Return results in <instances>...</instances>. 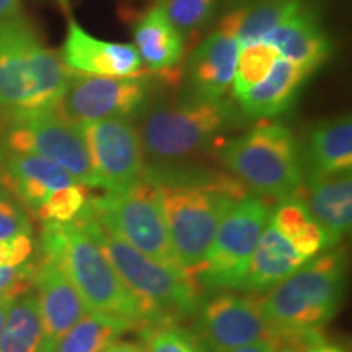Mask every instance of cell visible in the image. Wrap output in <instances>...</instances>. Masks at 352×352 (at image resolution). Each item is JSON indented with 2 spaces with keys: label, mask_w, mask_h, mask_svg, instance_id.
Instances as JSON below:
<instances>
[{
  "label": "cell",
  "mask_w": 352,
  "mask_h": 352,
  "mask_svg": "<svg viewBox=\"0 0 352 352\" xmlns=\"http://www.w3.org/2000/svg\"><path fill=\"white\" fill-rule=\"evenodd\" d=\"M155 184L176 258L195 277L208 256L220 220L248 189L230 173L183 164L145 165Z\"/></svg>",
  "instance_id": "6da1fadb"
},
{
  "label": "cell",
  "mask_w": 352,
  "mask_h": 352,
  "mask_svg": "<svg viewBox=\"0 0 352 352\" xmlns=\"http://www.w3.org/2000/svg\"><path fill=\"white\" fill-rule=\"evenodd\" d=\"M246 121L232 100H151L134 120L145 158L151 165L183 164L206 152L223 134Z\"/></svg>",
  "instance_id": "7a4b0ae2"
},
{
  "label": "cell",
  "mask_w": 352,
  "mask_h": 352,
  "mask_svg": "<svg viewBox=\"0 0 352 352\" xmlns=\"http://www.w3.org/2000/svg\"><path fill=\"white\" fill-rule=\"evenodd\" d=\"M76 222L90 235L139 302L147 327L165 324L168 320L189 316L199 310L197 285L188 272L173 270L132 248L100 222L88 202Z\"/></svg>",
  "instance_id": "3957f363"
},
{
  "label": "cell",
  "mask_w": 352,
  "mask_h": 352,
  "mask_svg": "<svg viewBox=\"0 0 352 352\" xmlns=\"http://www.w3.org/2000/svg\"><path fill=\"white\" fill-rule=\"evenodd\" d=\"M346 290V256L334 250L307 261L270 289L261 310L279 340L311 342L340 310Z\"/></svg>",
  "instance_id": "277c9868"
},
{
  "label": "cell",
  "mask_w": 352,
  "mask_h": 352,
  "mask_svg": "<svg viewBox=\"0 0 352 352\" xmlns=\"http://www.w3.org/2000/svg\"><path fill=\"white\" fill-rule=\"evenodd\" d=\"M70 74L25 20H0V108L10 116L54 109Z\"/></svg>",
  "instance_id": "5b68a950"
},
{
  "label": "cell",
  "mask_w": 352,
  "mask_h": 352,
  "mask_svg": "<svg viewBox=\"0 0 352 352\" xmlns=\"http://www.w3.org/2000/svg\"><path fill=\"white\" fill-rule=\"evenodd\" d=\"M41 248L44 256L54 261L69 277L88 311L121 316L132 324H147L139 302L76 220L44 223Z\"/></svg>",
  "instance_id": "8992f818"
},
{
  "label": "cell",
  "mask_w": 352,
  "mask_h": 352,
  "mask_svg": "<svg viewBox=\"0 0 352 352\" xmlns=\"http://www.w3.org/2000/svg\"><path fill=\"white\" fill-rule=\"evenodd\" d=\"M228 173L259 197L287 199L303 188L300 148L284 122H266L228 139L220 148Z\"/></svg>",
  "instance_id": "52a82bcc"
},
{
  "label": "cell",
  "mask_w": 352,
  "mask_h": 352,
  "mask_svg": "<svg viewBox=\"0 0 352 352\" xmlns=\"http://www.w3.org/2000/svg\"><path fill=\"white\" fill-rule=\"evenodd\" d=\"M88 206L103 226L127 241L132 248L173 270L183 271L162 210L160 197L151 179H142L121 192L90 197Z\"/></svg>",
  "instance_id": "ba28073f"
},
{
  "label": "cell",
  "mask_w": 352,
  "mask_h": 352,
  "mask_svg": "<svg viewBox=\"0 0 352 352\" xmlns=\"http://www.w3.org/2000/svg\"><path fill=\"white\" fill-rule=\"evenodd\" d=\"M271 214V206L259 196L246 195L236 201L220 220L208 256L196 272L199 284L212 290H241Z\"/></svg>",
  "instance_id": "9c48e42d"
},
{
  "label": "cell",
  "mask_w": 352,
  "mask_h": 352,
  "mask_svg": "<svg viewBox=\"0 0 352 352\" xmlns=\"http://www.w3.org/2000/svg\"><path fill=\"white\" fill-rule=\"evenodd\" d=\"M152 100V76L101 77L72 72L54 111L74 124L131 120Z\"/></svg>",
  "instance_id": "30bf717a"
},
{
  "label": "cell",
  "mask_w": 352,
  "mask_h": 352,
  "mask_svg": "<svg viewBox=\"0 0 352 352\" xmlns=\"http://www.w3.org/2000/svg\"><path fill=\"white\" fill-rule=\"evenodd\" d=\"M7 132V147L13 153H33L50 158L72 175L77 183L96 188L94 168L82 131L54 109L12 114Z\"/></svg>",
  "instance_id": "8fae6325"
},
{
  "label": "cell",
  "mask_w": 352,
  "mask_h": 352,
  "mask_svg": "<svg viewBox=\"0 0 352 352\" xmlns=\"http://www.w3.org/2000/svg\"><path fill=\"white\" fill-rule=\"evenodd\" d=\"M85 140L96 188L121 192L140 182L145 155L131 120H101L78 124Z\"/></svg>",
  "instance_id": "7c38bea8"
},
{
  "label": "cell",
  "mask_w": 352,
  "mask_h": 352,
  "mask_svg": "<svg viewBox=\"0 0 352 352\" xmlns=\"http://www.w3.org/2000/svg\"><path fill=\"white\" fill-rule=\"evenodd\" d=\"M199 331L212 352H230L258 341H280L267 323L261 300L219 294L199 307Z\"/></svg>",
  "instance_id": "4fadbf2b"
},
{
  "label": "cell",
  "mask_w": 352,
  "mask_h": 352,
  "mask_svg": "<svg viewBox=\"0 0 352 352\" xmlns=\"http://www.w3.org/2000/svg\"><path fill=\"white\" fill-rule=\"evenodd\" d=\"M240 43L235 36L215 30L197 44L183 65L182 95L195 100L226 98L235 74Z\"/></svg>",
  "instance_id": "5bb4252c"
},
{
  "label": "cell",
  "mask_w": 352,
  "mask_h": 352,
  "mask_svg": "<svg viewBox=\"0 0 352 352\" xmlns=\"http://www.w3.org/2000/svg\"><path fill=\"white\" fill-rule=\"evenodd\" d=\"M32 284L36 289L46 351L52 352L60 338L87 315L88 310L69 277L50 258L44 256L41 263L34 264Z\"/></svg>",
  "instance_id": "9a60e30c"
},
{
  "label": "cell",
  "mask_w": 352,
  "mask_h": 352,
  "mask_svg": "<svg viewBox=\"0 0 352 352\" xmlns=\"http://www.w3.org/2000/svg\"><path fill=\"white\" fill-rule=\"evenodd\" d=\"M60 59L72 72L101 77H131L144 72L132 44L111 43L91 36L76 20L69 21Z\"/></svg>",
  "instance_id": "2e32d148"
},
{
  "label": "cell",
  "mask_w": 352,
  "mask_h": 352,
  "mask_svg": "<svg viewBox=\"0 0 352 352\" xmlns=\"http://www.w3.org/2000/svg\"><path fill=\"white\" fill-rule=\"evenodd\" d=\"M263 41L271 44L279 57L300 65L310 74L327 63L333 52L331 38L321 25L316 8L310 3L277 25Z\"/></svg>",
  "instance_id": "e0dca14e"
},
{
  "label": "cell",
  "mask_w": 352,
  "mask_h": 352,
  "mask_svg": "<svg viewBox=\"0 0 352 352\" xmlns=\"http://www.w3.org/2000/svg\"><path fill=\"white\" fill-rule=\"evenodd\" d=\"M77 183L63 166L33 153H12L2 166L0 184L30 210H36L57 189Z\"/></svg>",
  "instance_id": "ac0fdd59"
},
{
  "label": "cell",
  "mask_w": 352,
  "mask_h": 352,
  "mask_svg": "<svg viewBox=\"0 0 352 352\" xmlns=\"http://www.w3.org/2000/svg\"><path fill=\"white\" fill-rule=\"evenodd\" d=\"M300 160L303 179L351 173L352 120L349 114L318 121L308 127Z\"/></svg>",
  "instance_id": "d6986e66"
},
{
  "label": "cell",
  "mask_w": 352,
  "mask_h": 352,
  "mask_svg": "<svg viewBox=\"0 0 352 352\" xmlns=\"http://www.w3.org/2000/svg\"><path fill=\"white\" fill-rule=\"evenodd\" d=\"M303 202L323 230L327 248L341 243L352 226L351 173L307 178V197Z\"/></svg>",
  "instance_id": "ffe728a7"
},
{
  "label": "cell",
  "mask_w": 352,
  "mask_h": 352,
  "mask_svg": "<svg viewBox=\"0 0 352 352\" xmlns=\"http://www.w3.org/2000/svg\"><path fill=\"white\" fill-rule=\"evenodd\" d=\"M311 74L300 65L277 57L271 72L239 100L246 120H272L294 107Z\"/></svg>",
  "instance_id": "44dd1931"
},
{
  "label": "cell",
  "mask_w": 352,
  "mask_h": 352,
  "mask_svg": "<svg viewBox=\"0 0 352 352\" xmlns=\"http://www.w3.org/2000/svg\"><path fill=\"white\" fill-rule=\"evenodd\" d=\"M228 7L217 30L239 39L240 44L263 41L266 34L300 10L307 0H227Z\"/></svg>",
  "instance_id": "7402d4cb"
},
{
  "label": "cell",
  "mask_w": 352,
  "mask_h": 352,
  "mask_svg": "<svg viewBox=\"0 0 352 352\" xmlns=\"http://www.w3.org/2000/svg\"><path fill=\"white\" fill-rule=\"evenodd\" d=\"M134 44L138 54L152 74H170L184 56V39L157 6L134 25Z\"/></svg>",
  "instance_id": "603a6c76"
},
{
  "label": "cell",
  "mask_w": 352,
  "mask_h": 352,
  "mask_svg": "<svg viewBox=\"0 0 352 352\" xmlns=\"http://www.w3.org/2000/svg\"><path fill=\"white\" fill-rule=\"evenodd\" d=\"M308 261L287 240L270 226L264 228L259 243L254 250L248 272L245 276L243 290H270Z\"/></svg>",
  "instance_id": "cb8c5ba5"
},
{
  "label": "cell",
  "mask_w": 352,
  "mask_h": 352,
  "mask_svg": "<svg viewBox=\"0 0 352 352\" xmlns=\"http://www.w3.org/2000/svg\"><path fill=\"white\" fill-rule=\"evenodd\" d=\"M271 226L305 258H311L320 250L327 248L324 233L308 212L300 196L280 201L271 214Z\"/></svg>",
  "instance_id": "d4e9b609"
},
{
  "label": "cell",
  "mask_w": 352,
  "mask_h": 352,
  "mask_svg": "<svg viewBox=\"0 0 352 352\" xmlns=\"http://www.w3.org/2000/svg\"><path fill=\"white\" fill-rule=\"evenodd\" d=\"M0 352H47L36 294L25 292L12 305L0 334Z\"/></svg>",
  "instance_id": "484cf974"
},
{
  "label": "cell",
  "mask_w": 352,
  "mask_h": 352,
  "mask_svg": "<svg viewBox=\"0 0 352 352\" xmlns=\"http://www.w3.org/2000/svg\"><path fill=\"white\" fill-rule=\"evenodd\" d=\"M132 327L121 316L88 311L60 338L52 352H103Z\"/></svg>",
  "instance_id": "4316f807"
},
{
  "label": "cell",
  "mask_w": 352,
  "mask_h": 352,
  "mask_svg": "<svg viewBox=\"0 0 352 352\" xmlns=\"http://www.w3.org/2000/svg\"><path fill=\"white\" fill-rule=\"evenodd\" d=\"M277 57L279 54L274 47L264 41L240 44L232 80V94L235 100L245 95L250 88L258 85L271 72Z\"/></svg>",
  "instance_id": "83f0119b"
},
{
  "label": "cell",
  "mask_w": 352,
  "mask_h": 352,
  "mask_svg": "<svg viewBox=\"0 0 352 352\" xmlns=\"http://www.w3.org/2000/svg\"><path fill=\"white\" fill-rule=\"evenodd\" d=\"M157 7L183 39H186L202 32L212 21L217 0H160Z\"/></svg>",
  "instance_id": "f1b7e54d"
},
{
  "label": "cell",
  "mask_w": 352,
  "mask_h": 352,
  "mask_svg": "<svg viewBox=\"0 0 352 352\" xmlns=\"http://www.w3.org/2000/svg\"><path fill=\"white\" fill-rule=\"evenodd\" d=\"M88 199L90 197H88L87 186L80 183H74L52 192L34 210V214L43 223H69L80 215Z\"/></svg>",
  "instance_id": "f546056e"
},
{
  "label": "cell",
  "mask_w": 352,
  "mask_h": 352,
  "mask_svg": "<svg viewBox=\"0 0 352 352\" xmlns=\"http://www.w3.org/2000/svg\"><path fill=\"white\" fill-rule=\"evenodd\" d=\"M144 336L147 341V352H199L188 333L170 324L147 327Z\"/></svg>",
  "instance_id": "4dcf8cb0"
},
{
  "label": "cell",
  "mask_w": 352,
  "mask_h": 352,
  "mask_svg": "<svg viewBox=\"0 0 352 352\" xmlns=\"http://www.w3.org/2000/svg\"><path fill=\"white\" fill-rule=\"evenodd\" d=\"M32 233V222L21 204L0 184V239Z\"/></svg>",
  "instance_id": "1f68e13d"
},
{
  "label": "cell",
  "mask_w": 352,
  "mask_h": 352,
  "mask_svg": "<svg viewBox=\"0 0 352 352\" xmlns=\"http://www.w3.org/2000/svg\"><path fill=\"white\" fill-rule=\"evenodd\" d=\"M32 233L0 239V267H15L28 261L33 253Z\"/></svg>",
  "instance_id": "d6a6232c"
},
{
  "label": "cell",
  "mask_w": 352,
  "mask_h": 352,
  "mask_svg": "<svg viewBox=\"0 0 352 352\" xmlns=\"http://www.w3.org/2000/svg\"><path fill=\"white\" fill-rule=\"evenodd\" d=\"M33 266L34 264L25 263L15 267H0V296L7 292H28Z\"/></svg>",
  "instance_id": "836d02e7"
},
{
  "label": "cell",
  "mask_w": 352,
  "mask_h": 352,
  "mask_svg": "<svg viewBox=\"0 0 352 352\" xmlns=\"http://www.w3.org/2000/svg\"><path fill=\"white\" fill-rule=\"evenodd\" d=\"M20 296H23V294H20V292H7V294H2V296H0V334H2L3 327H6L12 305H13V303H15V300Z\"/></svg>",
  "instance_id": "e575fe53"
},
{
  "label": "cell",
  "mask_w": 352,
  "mask_h": 352,
  "mask_svg": "<svg viewBox=\"0 0 352 352\" xmlns=\"http://www.w3.org/2000/svg\"><path fill=\"white\" fill-rule=\"evenodd\" d=\"M280 344L279 341H258L253 344L236 347L230 352H279Z\"/></svg>",
  "instance_id": "d590c367"
},
{
  "label": "cell",
  "mask_w": 352,
  "mask_h": 352,
  "mask_svg": "<svg viewBox=\"0 0 352 352\" xmlns=\"http://www.w3.org/2000/svg\"><path fill=\"white\" fill-rule=\"evenodd\" d=\"M20 16V0H0V20Z\"/></svg>",
  "instance_id": "8d00e7d4"
},
{
  "label": "cell",
  "mask_w": 352,
  "mask_h": 352,
  "mask_svg": "<svg viewBox=\"0 0 352 352\" xmlns=\"http://www.w3.org/2000/svg\"><path fill=\"white\" fill-rule=\"evenodd\" d=\"M307 352H346V349H342L341 346L338 344H331V342H327L321 338H316L310 342V344L305 346Z\"/></svg>",
  "instance_id": "74e56055"
},
{
  "label": "cell",
  "mask_w": 352,
  "mask_h": 352,
  "mask_svg": "<svg viewBox=\"0 0 352 352\" xmlns=\"http://www.w3.org/2000/svg\"><path fill=\"white\" fill-rule=\"evenodd\" d=\"M103 352H147L144 346L131 341H114Z\"/></svg>",
  "instance_id": "f35d334b"
},
{
  "label": "cell",
  "mask_w": 352,
  "mask_h": 352,
  "mask_svg": "<svg viewBox=\"0 0 352 352\" xmlns=\"http://www.w3.org/2000/svg\"><path fill=\"white\" fill-rule=\"evenodd\" d=\"M2 166H3V152H2V147H0V173H2Z\"/></svg>",
  "instance_id": "ab89813d"
},
{
  "label": "cell",
  "mask_w": 352,
  "mask_h": 352,
  "mask_svg": "<svg viewBox=\"0 0 352 352\" xmlns=\"http://www.w3.org/2000/svg\"><path fill=\"white\" fill-rule=\"evenodd\" d=\"M279 352H297L296 349H292V347H290V349H280Z\"/></svg>",
  "instance_id": "60d3db41"
},
{
  "label": "cell",
  "mask_w": 352,
  "mask_h": 352,
  "mask_svg": "<svg viewBox=\"0 0 352 352\" xmlns=\"http://www.w3.org/2000/svg\"><path fill=\"white\" fill-rule=\"evenodd\" d=\"M60 3H63V6H67V0H59Z\"/></svg>",
  "instance_id": "b9f144b4"
}]
</instances>
